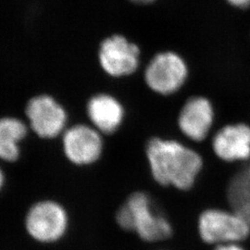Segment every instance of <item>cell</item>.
Here are the masks:
<instances>
[{
	"label": "cell",
	"instance_id": "obj_1",
	"mask_svg": "<svg viewBox=\"0 0 250 250\" xmlns=\"http://www.w3.org/2000/svg\"><path fill=\"white\" fill-rule=\"evenodd\" d=\"M145 155L154 183L182 192L195 188L205 166L195 146L173 137L152 136L145 146Z\"/></svg>",
	"mask_w": 250,
	"mask_h": 250
},
{
	"label": "cell",
	"instance_id": "obj_2",
	"mask_svg": "<svg viewBox=\"0 0 250 250\" xmlns=\"http://www.w3.org/2000/svg\"><path fill=\"white\" fill-rule=\"evenodd\" d=\"M118 225L134 232L143 241H165L173 234L170 218L158 206L151 194L145 190L131 193L117 210Z\"/></svg>",
	"mask_w": 250,
	"mask_h": 250
},
{
	"label": "cell",
	"instance_id": "obj_3",
	"mask_svg": "<svg viewBox=\"0 0 250 250\" xmlns=\"http://www.w3.org/2000/svg\"><path fill=\"white\" fill-rule=\"evenodd\" d=\"M190 74L188 60L175 50L166 49L153 55L144 70V83L155 95L170 98L187 85Z\"/></svg>",
	"mask_w": 250,
	"mask_h": 250
},
{
	"label": "cell",
	"instance_id": "obj_4",
	"mask_svg": "<svg viewBox=\"0 0 250 250\" xmlns=\"http://www.w3.org/2000/svg\"><path fill=\"white\" fill-rule=\"evenodd\" d=\"M197 232L201 240L220 246L248 239L250 227L241 216L229 208L211 207L203 209L197 218Z\"/></svg>",
	"mask_w": 250,
	"mask_h": 250
},
{
	"label": "cell",
	"instance_id": "obj_5",
	"mask_svg": "<svg viewBox=\"0 0 250 250\" xmlns=\"http://www.w3.org/2000/svg\"><path fill=\"white\" fill-rule=\"evenodd\" d=\"M217 113L213 102L202 95L189 97L176 119L179 133L185 142L197 146L208 140L214 131Z\"/></svg>",
	"mask_w": 250,
	"mask_h": 250
},
{
	"label": "cell",
	"instance_id": "obj_6",
	"mask_svg": "<svg viewBox=\"0 0 250 250\" xmlns=\"http://www.w3.org/2000/svg\"><path fill=\"white\" fill-rule=\"evenodd\" d=\"M208 142L215 157L227 164L250 161V124L230 123L212 132Z\"/></svg>",
	"mask_w": 250,
	"mask_h": 250
},
{
	"label": "cell",
	"instance_id": "obj_7",
	"mask_svg": "<svg viewBox=\"0 0 250 250\" xmlns=\"http://www.w3.org/2000/svg\"><path fill=\"white\" fill-rule=\"evenodd\" d=\"M140 56V47L120 35L105 39L99 49L102 69L108 75L117 78L130 76L137 72Z\"/></svg>",
	"mask_w": 250,
	"mask_h": 250
},
{
	"label": "cell",
	"instance_id": "obj_8",
	"mask_svg": "<svg viewBox=\"0 0 250 250\" xmlns=\"http://www.w3.org/2000/svg\"><path fill=\"white\" fill-rule=\"evenodd\" d=\"M27 232L37 241L55 242L66 232L68 216L62 206L54 201H41L33 206L26 216Z\"/></svg>",
	"mask_w": 250,
	"mask_h": 250
},
{
	"label": "cell",
	"instance_id": "obj_9",
	"mask_svg": "<svg viewBox=\"0 0 250 250\" xmlns=\"http://www.w3.org/2000/svg\"><path fill=\"white\" fill-rule=\"evenodd\" d=\"M26 115L34 132L43 138H54L62 134L67 122L62 106L46 95L37 96L28 102Z\"/></svg>",
	"mask_w": 250,
	"mask_h": 250
},
{
	"label": "cell",
	"instance_id": "obj_10",
	"mask_svg": "<svg viewBox=\"0 0 250 250\" xmlns=\"http://www.w3.org/2000/svg\"><path fill=\"white\" fill-rule=\"evenodd\" d=\"M63 149L72 163L87 165L100 158L103 141L97 129L86 125H75L63 134Z\"/></svg>",
	"mask_w": 250,
	"mask_h": 250
},
{
	"label": "cell",
	"instance_id": "obj_11",
	"mask_svg": "<svg viewBox=\"0 0 250 250\" xmlns=\"http://www.w3.org/2000/svg\"><path fill=\"white\" fill-rule=\"evenodd\" d=\"M87 114L99 133L114 134L125 121V107L113 96L99 94L90 99Z\"/></svg>",
	"mask_w": 250,
	"mask_h": 250
},
{
	"label": "cell",
	"instance_id": "obj_12",
	"mask_svg": "<svg viewBox=\"0 0 250 250\" xmlns=\"http://www.w3.org/2000/svg\"><path fill=\"white\" fill-rule=\"evenodd\" d=\"M26 125L16 118L0 119V159L15 161L20 155L19 143L25 137Z\"/></svg>",
	"mask_w": 250,
	"mask_h": 250
},
{
	"label": "cell",
	"instance_id": "obj_13",
	"mask_svg": "<svg viewBox=\"0 0 250 250\" xmlns=\"http://www.w3.org/2000/svg\"><path fill=\"white\" fill-rule=\"evenodd\" d=\"M229 5L236 9H247L250 7V0H225Z\"/></svg>",
	"mask_w": 250,
	"mask_h": 250
},
{
	"label": "cell",
	"instance_id": "obj_14",
	"mask_svg": "<svg viewBox=\"0 0 250 250\" xmlns=\"http://www.w3.org/2000/svg\"><path fill=\"white\" fill-rule=\"evenodd\" d=\"M214 250H245L241 246H239L237 243H232V244H224L216 246Z\"/></svg>",
	"mask_w": 250,
	"mask_h": 250
},
{
	"label": "cell",
	"instance_id": "obj_15",
	"mask_svg": "<svg viewBox=\"0 0 250 250\" xmlns=\"http://www.w3.org/2000/svg\"><path fill=\"white\" fill-rule=\"evenodd\" d=\"M131 1L134 2V3H136V4H150L156 0H131Z\"/></svg>",
	"mask_w": 250,
	"mask_h": 250
},
{
	"label": "cell",
	"instance_id": "obj_16",
	"mask_svg": "<svg viewBox=\"0 0 250 250\" xmlns=\"http://www.w3.org/2000/svg\"><path fill=\"white\" fill-rule=\"evenodd\" d=\"M3 183H4V175H3V172L0 169V188H2L3 186Z\"/></svg>",
	"mask_w": 250,
	"mask_h": 250
},
{
	"label": "cell",
	"instance_id": "obj_17",
	"mask_svg": "<svg viewBox=\"0 0 250 250\" xmlns=\"http://www.w3.org/2000/svg\"><path fill=\"white\" fill-rule=\"evenodd\" d=\"M244 165H245V168L247 169L248 172L250 173V161H248V162H245V163H244Z\"/></svg>",
	"mask_w": 250,
	"mask_h": 250
}]
</instances>
